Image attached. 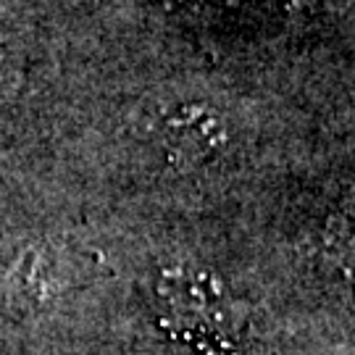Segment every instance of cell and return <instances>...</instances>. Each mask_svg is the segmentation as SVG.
Segmentation results:
<instances>
[{"label":"cell","mask_w":355,"mask_h":355,"mask_svg":"<svg viewBox=\"0 0 355 355\" xmlns=\"http://www.w3.org/2000/svg\"><path fill=\"white\" fill-rule=\"evenodd\" d=\"M155 305L171 331L198 345H229L237 331V308L221 279L203 268H166L155 282Z\"/></svg>","instance_id":"cell-1"}]
</instances>
